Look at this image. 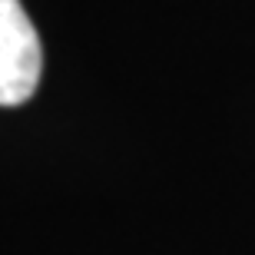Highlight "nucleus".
I'll return each mask as SVG.
<instances>
[{
    "mask_svg": "<svg viewBox=\"0 0 255 255\" xmlns=\"http://www.w3.org/2000/svg\"><path fill=\"white\" fill-rule=\"evenodd\" d=\"M43 50L20 0H0V106H20L37 93Z\"/></svg>",
    "mask_w": 255,
    "mask_h": 255,
    "instance_id": "1",
    "label": "nucleus"
}]
</instances>
